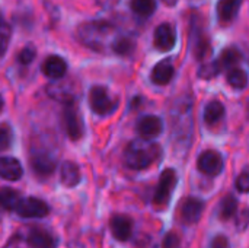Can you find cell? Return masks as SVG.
<instances>
[{"label":"cell","mask_w":249,"mask_h":248,"mask_svg":"<svg viewBox=\"0 0 249 248\" xmlns=\"http://www.w3.org/2000/svg\"><path fill=\"white\" fill-rule=\"evenodd\" d=\"M114 35H115V28L104 20L86 22L80 25L77 29V37L82 41V44L96 51H102L105 45H108L109 42L112 45L114 39L117 38Z\"/></svg>","instance_id":"cell-1"},{"label":"cell","mask_w":249,"mask_h":248,"mask_svg":"<svg viewBox=\"0 0 249 248\" xmlns=\"http://www.w3.org/2000/svg\"><path fill=\"white\" fill-rule=\"evenodd\" d=\"M160 153V148L150 142V140H133L125 152H124V161L125 164L131 168V170H144L147 167H150Z\"/></svg>","instance_id":"cell-2"},{"label":"cell","mask_w":249,"mask_h":248,"mask_svg":"<svg viewBox=\"0 0 249 248\" xmlns=\"http://www.w3.org/2000/svg\"><path fill=\"white\" fill-rule=\"evenodd\" d=\"M89 104L95 114L98 115H109L115 111L118 101L111 96L107 88L93 86L89 92Z\"/></svg>","instance_id":"cell-3"},{"label":"cell","mask_w":249,"mask_h":248,"mask_svg":"<svg viewBox=\"0 0 249 248\" xmlns=\"http://www.w3.org/2000/svg\"><path fill=\"white\" fill-rule=\"evenodd\" d=\"M177 181H178V178H177V172L174 170H165L162 172L158 189L153 196V205L156 208H163L169 203V199L175 190Z\"/></svg>","instance_id":"cell-4"},{"label":"cell","mask_w":249,"mask_h":248,"mask_svg":"<svg viewBox=\"0 0 249 248\" xmlns=\"http://www.w3.org/2000/svg\"><path fill=\"white\" fill-rule=\"evenodd\" d=\"M63 118H64V127L66 133L71 140H79L82 139L85 133V124L82 120V115L77 110V107L73 102H67L63 111Z\"/></svg>","instance_id":"cell-5"},{"label":"cell","mask_w":249,"mask_h":248,"mask_svg":"<svg viewBox=\"0 0 249 248\" xmlns=\"http://www.w3.org/2000/svg\"><path fill=\"white\" fill-rule=\"evenodd\" d=\"M15 212L20 216V218H44L48 215L50 209L48 205L36 197H26V199H20L19 203L15 208Z\"/></svg>","instance_id":"cell-6"},{"label":"cell","mask_w":249,"mask_h":248,"mask_svg":"<svg viewBox=\"0 0 249 248\" xmlns=\"http://www.w3.org/2000/svg\"><path fill=\"white\" fill-rule=\"evenodd\" d=\"M198 170L210 177H216L223 171V158L216 151H206L198 158Z\"/></svg>","instance_id":"cell-7"},{"label":"cell","mask_w":249,"mask_h":248,"mask_svg":"<svg viewBox=\"0 0 249 248\" xmlns=\"http://www.w3.org/2000/svg\"><path fill=\"white\" fill-rule=\"evenodd\" d=\"M155 47L160 51H171L177 42V32L171 23H160L155 29Z\"/></svg>","instance_id":"cell-8"},{"label":"cell","mask_w":249,"mask_h":248,"mask_svg":"<svg viewBox=\"0 0 249 248\" xmlns=\"http://www.w3.org/2000/svg\"><path fill=\"white\" fill-rule=\"evenodd\" d=\"M163 130V121L156 115H144L137 123V132L144 140L158 137Z\"/></svg>","instance_id":"cell-9"},{"label":"cell","mask_w":249,"mask_h":248,"mask_svg":"<svg viewBox=\"0 0 249 248\" xmlns=\"http://www.w3.org/2000/svg\"><path fill=\"white\" fill-rule=\"evenodd\" d=\"M203 209H204V205L201 200H198L196 197H190L181 206V219L187 225L196 224L201 218Z\"/></svg>","instance_id":"cell-10"},{"label":"cell","mask_w":249,"mask_h":248,"mask_svg":"<svg viewBox=\"0 0 249 248\" xmlns=\"http://www.w3.org/2000/svg\"><path fill=\"white\" fill-rule=\"evenodd\" d=\"M111 232L118 241H127L133 232V221L125 215H115L111 222Z\"/></svg>","instance_id":"cell-11"},{"label":"cell","mask_w":249,"mask_h":248,"mask_svg":"<svg viewBox=\"0 0 249 248\" xmlns=\"http://www.w3.org/2000/svg\"><path fill=\"white\" fill-rule=\"evenodd\" d=\"M23 170L18 159L12 156H0V178L16 181L22 177Z\"/></svg>","instance_id":"cell-12"},{"label":"cell","mask_w":249,"mask_h":248,"mask_svg":"<svg viewBox=\"0 0 249 248\" xmlns=\"http://www.w3.org/2000/svg\"><path fill=\"white\" fill-rule=\"evenodd\" d=\"M42 72L50 79H61L67 72V63L60 56H50L42 64Z\"/></svg>","instance_id":"cell-13"},{"label":"cell","mask_w":249,"mask_h":248,"mask_svg":"<svg viewBox=\"0 0 249 248\" xmlns=\"http://www.w3.org/2000/svg\"><path fill=\"white\" fill-rule=\"evenodd\" d=\"M32 168L34 171L41 175V177H47L50 175L54 170H55V158L51 156L47 152H38L34 153L32 156Z\"/></svg>","instance_id":"cell-14"},{"label":"cell","mask_w":249,"mask_h":248,"mask_svg":"<svg viewBox=\"0 0 249 248\" xmlns=\"http://www.w3.org/2000/svg\"><path fill=\"white\" fill-rule=\"evenodd\" d=\"M242 0H219L217 3V16L220 23L229 25L235 20Z\"/></svg>","instance_id":"cell-15"},{"label":"cell","mask_w":249,"mask_h":248,"mask_svg":"<svg viewBox=\"0 0 249 248\" xmlns=\"http://www.w3.org/2000/svg\"><path fill=\"white\" fill-rule=\"evenodd\" d=\"M174 73H175V69H174V64L171 60H162L159 61L153 70H152V82L156 83V85H168L172 77H174Z\"/></svg>","instance_id":"cell-16"},{"label":"cell","mask_w":249,"mask_h":248,"mask_svg":"<svg viewBox=\"0 0 249 248\" xmlns=\"http://www.w3.org/2000/svg\"><path fill=\"white\" fill-rule=\"evenodd\" d=\"M61 183L66 187H74L80 183V170L79 167L71 162V161H66L61 165Z\"/></svg>","instance_id":"cell-17"},{"label":"cell","mask_w":249,"mask_h":248,"mask_svg":"<svg viewBox=\"0 0 249 248\" xmlns=\"http://www.w3.org/2000/svg\"><path fill=\"white\" fill-rule=\"evenodd\" d=\"M28 241L35 248H54L55 246L53 235L44 229H32L28 234Z\"/></svg>","instance_id":"cell-18"},{"label":"cell","mask_w":249,"mask_h":248,"mask_svg":"<svg viewBox=\"0 0 249 248\" xmlns=\"http://www.w3.org/2000/svg\"><path fill=\"white\" fill-rule=\"evenodd\" d=\"M241 60H242V54H241L239 50H236V48H226L222 53L220 58L217 60V66H219L220 70H223V69L232 70V69H235L236 64L241 63Z\"/></svg>","instance_id":"cell-19"},{"label":"cell","mask_w":249,"mask_h":248,"mask_svg":"<svg viewBox=\"0 0 249 248\" xmlns=\"http://www.w3.org/2000/svg\"><path fill=\"white\" fill-rule=\"evenodd\" d=\"M225 115V107L222 102L219 101H212L207 104L206 110H204V121L209 126H214L217 124Z\"/></svg>","instance_id":"cell-20"},{"label":"cell","mask_w":249,"mask_h":248,"mask_svg":"<svg viewBox=\"0 0 249 248\" xmlns=\"http://www.w3.org/2000/svg\"><path fill=\"white\" fill-rule=\"evenodd\" d=\"M20 194L9 187L0 189V208L6 210H15L16 205L20 200Z\"/></svg>","instance_id":"cell-21"},{"label":"cell","mask_w":249,"mask_h":248,"mask_svg":"<svg viewBox=\"0 0 249 248\" xmlns=\"http://www.w3.org/2000/svg\"><path fill=\"white\" fill-rule=\"evenodd\" d=\"M130 7L136 15H139L142 18H147L155 13L156 0H131Z\"/></svg>","instance_id":"cell-22"},{"label":"cell","mask_w":249,"mask_h":248,"mask_svg":"<svg viewBox=\"0 0 249 248\" xmlns=\"http://www.w3.org/2000/svg\"><path fill=\"white\" fill-rule=\"evenodd\" d=\"M134 41L128 37H117L111 45L114 53H117L118 56H130L134 51Z\"/></svg>","instance_id":"cell-23"},{"label":"cell","mask_w":249,"mask_h":248,"mask_svg":"<svg viewBox=\"0 0 249 248\" xmlns=\"http://www.w3.org/2000/svg\"><path fill=\"white\" fill-rule=\"evenodd\" d=\"M228 82L235 89H245L247 85H248V76H247L245 70H242L239 67H235V69L229 70Z\"/></svg>","instance_id":"cell-24"},{"label":"cell","mask_w":249,"mask_h":248,"mask_svg":"<svg viewBox=\"0 0 249 248\" xmlns=\"http://www.w3.org/2000/svg\"><path fill=\"white\" fill-rule=\"evenodd\" d=\"M236 210H238V200L232 194H229L220 203L219 216H220V219L226 221V219H231L236 213Z\"/></svg>","instance_id":"cell-25"},{"label":"cell","mask_w":249,"mask_h":248,"mask_svg":"<svg viewBox=\"0 0 249 248\" xmlns=\"http://www.w3.org/2000/svg\"><path fill=\"white\" fill-rule=\"evenodd\" d=\"M13 132L9 124H0V152L9 149L12 146Z\"/></svg>","instance_id":"cell-26"},{"label":"cell","mask_w":249,"mask_h":248,"mask_svg":"<svg viewBox=\"0 0 249 248\" xmlns=\"http://www.w3.org/2000/svg\"><path fill=\"white\" fill-rule=\"evenodd\" d=\"M10 35H12V29L7 23L1 22L0 23V57L6 53L9 42H10Z\"/></svg>","instance_id":"cell-27"},{"label":"cell","mask_w":249,"mask_h":248,"mask_svg":"<svg viewBox=\"0 0 249 248\" xmlns=\"http://www.w3.org/2000/svg\"><path fill=\"white\" fill-rule=\"evenodd\" d=\"M220 73V69L217 66V61L209 63V64H203L201 69L198 70V76L203 79H212L214 76H217Z\"/></svg>","instance_id":"cell-28"},{"label":"cell","mask_w":249,"mask_h":248,"mask_svg":"<svg viewBox=\"0 0 249 248\" xmlns=\"http://www.w3.org/2000/svg\"><path fill=\"white\" fill-rule=\"evenodd\" d=\"M35 58V48L32 45H28L25 48L20 50L19 56H18V61L23 66H28L29 63H32V60Z\"/></svg>","instance_id":"cell-29"},{"label":"cell","mask_w":249,"mask_h":248,"mask_svg":"<svg viewBox=\"0 0 249 248\" xmlns=\"http://www.w3.org/2000/svg\"><path fill=\"white\" fill-rule=\"evenodd\" d=\"M236 189L241 193H247L249 190V174L248 171H242V174L236 180Z\"/></svg>","instance_id":"cell-30"},{"label":"cell","mask_w":249,"mask_h":248,"mask_svg":"<svg viewBox=\"0 0 249 248\" xmlns=\"http://www.w3.org/2000/svg\"><path fill=\"white\" fill-rule=\"evenodd\" d=\"M179 237L175 232H169L166 234L165 240H163V248H178L179 247Z\"/></svg>","instance_id":"cell-31"},{"label":"cell","mask_w":249,"mask_h":248,"mask_svg":"<svg viewBox=\"0 0 249 248\" xmlns=\"http://www.w3.org/2000/svg\"><path fill=\"white\" fill-rule=\"evenodd\" d=\"M212 248H229V241H228L226 237L219 235V237H216V238L213 240Z\"/></svg>","instance_id":"cell-32"},{"label":"cell","mask_w":249,"mask_h":248,"mask_svg":"<svg viewBox=\"0 0 249 248\" xmlns=\"http://www.w3.org/2000/svg\"><path fill=\"white\" fill-rule=\"evenodd\" d=\"M162 1H163L165 4H168V6H175L178 0H162Z\"/></svg>","instance_id":"cell-33"},{"label":"cell","mask_w":249,"mask_h":248,"mask_svg":"<svg viewBox=\"0 0 249 248\" xmlns=\"http://www.w3.org/2000/svg\"><path fill=\"white\" fill-rule=\"evenodd\" d=\"M3 110V98L0 96V111Z\"/></svg>","instance_id":"cell-34"},{"label":"cell","mask_w":249,"mask_h":248,"mask_svg":"<svg viewBox=\"0 0 249 248\" xmlns=\"http://www.w3.org/2000/svg\"><path fill=\"white\" fill-rule=\"evenodd\" d=\"M1 22H3V20H1V13H0V23H1Z\"/></svg>","instance_id":"cell-35"}]
</instances>
